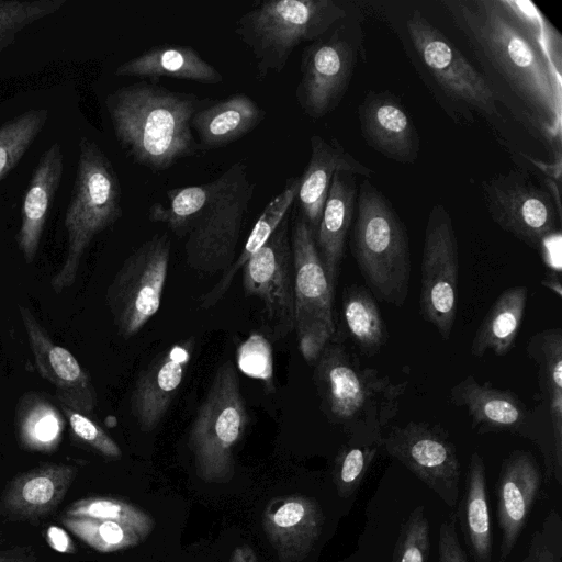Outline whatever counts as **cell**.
<instances>
[{
	"instance_id": "4fadbf2b",
	"label": "cell",
	"mask_w": 562,
	"mask_h": 562,
	"mask_svg": "<svg viewBox=\"0 0 562 562\" xmlns=\"http://www.w3.org/2000/svg\"><path fill=\"white\" fill-rule=\"evenodd\" d=\"M449 402L467 409L472 428L480 434L509 432L531 440L543 454L547 481L561 484L552 436L536 407L529 408L510 390L480 383L472 374L451 387Z\"/></svg>"
},
{
	"instance_id": "74e56055",
	"label": "cell",
	"mask_w": 562,
	"mask_h": 562,
	"mask_svg": "<svg viewBox=\"0 0 562 562\" xmlns=\"http://www.w3.org/2000/svg\"><path fill=\"white\" fill-rule=\"evenodd\" d=\"M64 516L112 520L134 529L144 540L155 528L154 519L143 509L120 498L91 496L70 504Z\"/></svg>"
},
{
	"instance_id": "f1b7e54d",
	"label": "cell",
	"mask_w": 562,
	"mask_h": 562,
	"mask_svg": "<svg viewBox=\"0 0 562 562\" xmlns=\"http://www.w3.org/2000/svg\"><path fill=\"white\" fill-rule=\"evenodd\" d=\"M116 76L168 77L202 83H218L222 75L191 46L159 44L124 61Z\"/></svg>"
},
{
	"instance_id": "ac0fdd59",
	"label": "cell",
	"mask_w": 562,
	"mask_h": 562,
	"mask_svg": "<svg viewBox=\"0 0 562 562\" xmlns=\"http://www.w3.org/2000/svg\"><path fill=\"white\" fill-rule=\"evenodd\" d=\"M18 308L38 374L55 387L59 403L91 416L98 395L89 372L53 340L27 306L20 304Z\"/></svg>"
},
{
	"instance_id": "7402d4cb",
	"label": "cell",
	"mask_w": 562,
	"mask_h": 562,
	"mask_svg": "<svg viewBox=\"0 0 562 562\" xmlns=\"http://www.w3.org/2000/svg\"><path fill=\"white\" fill-rule=\"evenodd\" d=\"M364 142L384 157L413 164L419 154L417 130L400 101L389 92H368L358 105Z\"/></svg>"
},
{
	"instance_id": "ee69618b",
	"label": "cell",
	"mask_w": 562,
	"mask_h": 562,
	"mask_svg": "<svg viewBox=\"0 0 562 562\" xmlns=\"http://www.w3.org/2000/svg\"><path fill=\"white\" fill-rule=\"evenodd\" d=\"M272 350L269 340L261 334H252L237 349L239 370L251 378L272 384Z\"/></svg>"
},
{
	"instance_id": "b9f144b4",
	"label": "cell",
	"mask_w": 562,
	"mask_h": 562,
	"mask_svg": "<svg viewBox=\"0 0 562 562\" xmlns=\"http://www.w3.org/2000/svg\"><path fill=\"white\" fill-rule=\"evenodd\" d=\"M74 441L109 459H120L122 450L111 436L91 416L59 403Z\"/></svg>"
},
{
	"instance_id": "2e32d148",
	"label": "cell",
	"mask_w": 562,
	"mask_h": 562,
	"mask_svg": "<svg viewBox=\"0 0 562 562\" xmlns=\"http://www.w3.org/2000/svg\"><path fill=\"white\" fill-rule=\"evenodd\" d=\"M406 30L423 66L449 98L486 115H498L490 82L419 10L412 12Z\"/></svg>"
},
{
	"instance_id": "c3c4849f",
	"label": "cell",
	"mask_w": 562,
	"mask_h": 562,
	"mask_svg": "<svg viewBox=\"0 0 562 562\" xmlns=\"http://www.w3.org/2000/svg\"><path fill=\"white\" fill-rule=\"evenodd\" d=\"M229 562H259L254 549L247 544L236 547L232 554Z\"/></svg>"
},
{
	"instance_id": "836d02e7",
	"label": "cell",
	"mask_w": 562,
	"mask_h": 562,
	"mask_svg": "<svg viewBox=\"0 0 562 562\" xmlns=\"http://www.w3.org/2000/svg\"><path fill=\"white\" fill-rule=\"evenodd\" d=\"M341 315L347 335L362 355L373 357L387 342V328L381 311L366 286L352 284L345 289Z\"/></svg>"
},
{
	"instance_id": "8992f818",
	"label": "cell",
	"mask_w": 562,
	"mask_h": 562,
	"mask_svg": "<svg viewBox=\"0 0 562 562\" xmlns=\"http://www.w3.org/2000/svg\"><path fill=\"white\" fill-rule=\"evenodd\" d=\"M348 16L334 0H270L243 14L235 33L256 60L258 78L280 72L293 49L315 41Z\"/></svg>"
},
{
	"instance_id": "8d00e7d4",
	"label": "cell",
	"mask_w": 562,
	"mask_h": 562,
	"mask_svg": "<svg viewBox=\"0 0 562 562\" xmlns=\"http://www.w3.org/2000/svg\"><path fill=\"white\" fill-rule=\"evenodd\" d=\"M61 524L86 544L101 553L138 546L144 539L131 527L91 517H61Z\"/></svg>"
},
{
	"instance_id": "f546056e",
	"label": "cell",
	"mask_w": 562,
	"mask_h": 562,
	"mask_svg": "<svg viewBox=\"0 0 562 562\" xmlns=\"http://www.w3.org/2000/svg\"><path fill=\"white\" fill-rule=\"evenodd\" d=\"M456 519L475 562H491L493 531L483 458L474 451L469 461L465 487Z\"/></svg>"
},
{
	"instance_id": "ba28073f",
	"label": "cell",
	"mask_w": 562,
	"mask_h": 562,
	"mask_svg": "<svg viewBox=\"0 0 562 562\" xmlns=\"http://www.w3.org/2000/svg\"><path fill=\"white\" fill-rule=\"evenodd\" d=\"M186 234L188 266L204 273L225 271L235 260L244 222L254 194L247 166L233 164Z\"/></svg>"
},
{
	"instance_id": "5b68a950",
	"label": "cell",
	"mask_w": 562,
	"mask_h": 562,
	"mask_svg": "<svg viewBox=\"0 0 562 562\" xmlns=\"http://www.w3.org/2000/svg\"><path fill=\"white\" fill-rule=\"evenodd\" d=\"M122 214L121 184L111 160L93 139L81 136L74 187L64 221L66 255L49 281L55 293L74 285L91 241L116 223Z\"/></svg>"
},
{
	"instance_id": "52a82bcc",
	"label": "cell",
	"mask_w": 562,
	"mask_h": 562,
	"mask_svg": "<svg viewBox=\"0 0 562 562\" xmlns=\"http://www.w3.org/2000/svg\"><path fill=\"white\" fill-rule=\"evenodd\" d=\"M249 417L232 361L215 371L189 432L195 473L206 483H227L235 473L234 449Z\"/></svg>"
},
{
	"instance_id": "1f68e13d",
	"label": "cell",
	"mask_w": 562,
	"mask_h": 562,
	"mask_svg": "<svg viewBox=\"0 0 562 562\" xmlns=\"http://www.w3.org/2000/svg\"><path fill=\"white\" fill-rule=\"evenodd\" d=\"M528 289L515 285L503 291L480 324L471 355L483 357L487 351L505 356L514 346L527 305Z\"/></svg>"
},
{
	"instance_id": "d6a6232c",
	"label": "cell",
	"mask_w": 562,
	"mask_h": 562,
	"mask_svg": "<svg viewBox=\"0 0 562 562\" xmlns=\"http://www.w3.org/2000/svg\"><path fill=\"white\" fill-rule=\"evenodd\" d=\"M300 182L301 177L288 179L282 191L267 204L252 227L239 256L222 272L218 281L201 296L199 303L202 308L214 306L226 294L236 273L263 246L276 231L295 201Z\"/></svg>"
},
{
	"instance_id": "60d3db41",
	"label": "cell",
	"mask_w": 562,
	"mask_h": 562,
	"mask_svg": "<svg viewBox=\"0 0 562 562\" xmlns=\"http://www.w3.org/2000/svg\"><path fill=\"white\" fill-rule=\"evenodd\" d=\"M429 550V524L424 505H418L401 525L392 562H427Z\"/></svg>"
},
{
	"instance_id": "7dc6e473",
	"label": "cell",
	"mask_w": 562,
	"mask_h": 562,
	"mask_svg": "<svg viewBox=\"0 0 562 562\" xmlns=\"http://www.w3.org/2000/svg\"><path fill=\"white\" fill-rule=\"evenodd\" d=\"M0 562H37L36 554L31 548L0 546Z\"/></svg>"
},
{
	"instance_id": "cb8c5ba5",
	"label": "cell",
	"mask_w": 562,
	"mask_h": 562,
	"mask_svg": "<svg viewBox=\"0 0 562 562\" xmlns=\"http://www.w3.org/2000/svg\"><path fill=\"white\" fill-rule=\"evenodd\" d=\"M64 173V151L59 142L41 155L23 195L21 222L15 235L24 261L32 263L40 248L49 210Z\"/></svg>"
},
{
	"instance_id": "603a6c76",
	"label": "cell",
	"mask_w": 562,
	"mask_h": 562,
	"mask_svg": "<svg viewBox=\"0 0 562 562\" xmlns=\"http://www.w3.org/2000/svg\"><path fill=\"white\" fill-rule=\"evenodd\" d=\"M323 524L319 504L302 495L272 498L262 514L266 537L282 562L305 559L319 539Z\"/></svg>"
},
{
	"instance_id": "ab89813d",
	"label": "cell",
	"mask_w": 562,
	"mask_h": 562,
	"mask_svg": "<svg viewBox=\"0 0 562 562\" xmlns=\"http://www.w3.org/2000/svg\"><path fill=\"white\" fill-rule=\"evenodd\" d=\"M380 448V445L349 443L341 447L333 469V481L341 498H348L357 493Z\"/></svg>"
},
{
	"instance_id": "d6986e66",
	"label": "cell",
	"mask_w": 562,
	"mask_h": 562,
	"mask_svg": "<svg viewBox=\"0 0 562 562\" xmlns=\"http://www.w3.org/2000/svg\"><path fill=\"white\" fill-rule=\"evenodd\" d=\"M195 339H181L157 353L139 372L131 395V412L142 431L158 427L182 384Z\"/></svg>"
},
{
	"instance_id": "277c9868",
	"label": "cell",
	"mask_w": 562,
	"mask_h": 562,
	"mask_svg": "<svg viewBox=\"0 0 562 562\" xmlns=\"http://www.w3.org/2000/svg\"><path fill=\"white\" fill-rule=\"evenodd\" d=\"M350 249L375 300L405 304L411 278L406 227L384 194L363 179L356 199Z\"/></svg>"
},
{
	"instance_id": "7c38bea8",
	"label": "cell",
	"mask_w": 562,
	"mask_h": 562,
	"mask_svg": "<svg viewBox=\"0 0 562 562\" xmlns=\"http://www.w3.org/2000/svg\"><path fill=\"white\" fill-rule=\"evenodd\" d=\"M491 218L504 231L540 251L560 234L561 205L551 191L521 170H509L481 184Z\"/></svg>"
},
{
	"instance_id": "6da1fadb",
	"label": "cell",
	"mask_w": 562,
	"mask_h": 562,
	"mask_svg": "<svg viewBox=\"0 0 562 562\" xmlns=\"http://www.w3.org/2000/svg\"><path fill=\"white\" fill-rule=\"evenodd\" d=\"M443 4L486 70L498 77L546 126L560 130V79L531 24L499 0Z\"/></svg>"
},
{
	"instance_id": "f6af8a7d",
	"label": "cell",
	"mask_w": 562,
	"mask_h": 562,
	"mask_svg": "<svg viewBox=\"0 0 562 562\" xmlns=\"http://www.w3.org/2000/svg\"><path fill=\"white\" fill-rule=\"evenodd\" d=\"M456 520V515L450 514L439 527L438 562H468L457 533Z\"/></svg>"
},
{
	"instance_id": "4dcf8cb0",
	"label": "cell",
	"mask_w": 562,
	"mask_h": 562,
	"mask_svg": "<svg viewBox=\"0 0 562 562\" xmlns=\"http://www.w3.org/2000/svg\"><path fill=\"white\" fill-rule=\"evenodd\" d=\"M66 419L61 409L36 391L23 393L14 411V431L24 450L52 453L63 441Z\"/></svg>"
},
{
	"instance_id": "e0dca14e",
	"label": "cell",
	"mask_w": 562,
	"mask_h": 562,
	"mask_svg": "<svg viewBox=\"0 0 562 562\" xmlns=\"http://www.w3.org/2000/svg\"><path fill=\"white\" fill-rule=\"evenodd\" d=\"M381 447L446 505L456 506L461 465L456 446L442 427L424 422L395 425L383 435Z\"/></svg>"
},
{
	"instance_id": "30bf717a",
	"label": "cell",
	"mask_w": 562,
	"mask_h": 562,
	"mask_svg": "<svg viewBox=\"0 0 562 562\" xmlns=\"http://www.w3.org/2000/svg\"><path fill=\"white\" fill-rule=\"evenodd\" d=\"M362 44L359 20L347 16L303 49L295 98L307 116L321 119L338 106L350 85Z\"/></svg>"
},
{
	"instance_id": "d590c367",
	"label": "cell",
	"mask_w": 562,
	"mask_h": 562,
	"mask_svg": "<svg viewBox=\"0 0 562 562\" xmlns=\"http://www.w3.org/2000/svg\"><path fill=\"white\" fill-rule=\"evenodd\" d=\"M47 120V109H30L0 125V181L22 160Z\"/></svg>"
},
{
	"instance_id": "484cf974",
	"label": "cell",
	"mask_w": 562,
	"mask_h": 562,
	"mask_svg": "<svg viewBox=\"0 0 562 562\" xmlns=\"http://www.w3.org/2000/svg\"><path fill=\"white\" fill-rule=\"evenodd\" d=\"M356 199V175L336 171L315 232L316 248L334 291L345 256L346 239L353 220Z\"/></svg>"
},
{
	"instance_id": "7a4b0ae2",
	"label": "cell",
	"mask_w": 562,
	"mask_h": 562,
	"mask_svg": "<svg viewBox=\"0 0 562 562\" xmlns=\"http://www.w3.org/2000/svg\"><path fill=\"white\" fill-rule=\"evenodd\" d=\"M196 95L137 82L109 93L105 106L122 148L137 164L162 171L195 154L191 120Z\"/></svg>"
},
{
	"instance_id": "3957f363",
	"label": "cell",
	"mask_w": 562,
	"mask_h": 562,
	"mask_svg": "<svg viewBox=\"0 0 562 562\" xmlns=\"http://www.w3.org/2000/svg\"><path fill=\"white\" fill-rule=\"evenodd\" d=\"M314 380L321 406L349 445H380L396 417L407 381L393 382L373 368H362L340 342H329L315 362Z\"/></svg>"
},
{
	"instance_id": "f35d334b",
	"label": "cell",
	"mask_w": 562,
	"mask_h": 562,
	"mask_svg": "<svg viewBox=\"0 0 562 562\" xmlns=\"http://www.w3.org/2000/svg\"><path fill=\"white\" fill-rule=\"evenodd\" d=\"M66 4V0H0V52L11 46L18 35Z\"/></svg>"
},
{
	"instance_id": "5bb4252c",
	"label": "cell",
	"mask_w": 562,
	"mask_h": 562,
	"mask_svg": "<svg viewBox=\"0 0 562 562\" xmlns=\"http://www.w3.org/2000/svg\"><path fill=\"white\" fill-rule=\"evenodd\" d=\"M420 268V315L448 340L457 317L459 251L450 214L442 204L429 212Z\"/></svg>"
},
{
	"instance_id": "8fae6325",
	"label": "cell",
	"mask_w": 562,
	"mask_h": 562,
	"mask_svg": "<svg viewBox=\"0 0 562 562\" xmlns=\"http://www.w3.org/2000/svg\"><path fill=\"white\" fill-rule=\"evenodd\" d=\"M167 234H156L137 247L110 282L105 301L119 334L135 336L160 307L170 261Z\"/></svg>"
},
{
	"instance_id": "4316f807",
	"label": "cell",
	"mask_w": 562,
	"mask_h": 562,
	"mask_svg": "<svg viewBox=\"0 0 562 562\" xmlns=\"http://www.w3.org/2000/svg\"><path fill=\"white\" fill-rule=\"evenodd\" d=\"M526 351L538 368L540 402L536 409L551 432L555 461L562 469V329L531 336Z\"/></svg>"
},
{
	"instance_id": "9a60e30c",
	"label": "cell",
	"mask_w": 562,
	"mask_h": 562,
	"mask_svg": "<svg viewBox=\"0 0 562 562\" xmlns=\"http://www.w3.org/2000/svg\"><path fill=\"white\" fill-rule=\"evenodd\" d=\"M289 213L263 246L243 266L246 296L262 303V324L272 340L294 330L293 263Z\"/></svg>"
},
{
	"instance_id": "e575fe53",
	"label": "cell",
	"mask_w": 562,
	"mask_h": 562,
	"mask_svg": "<svg viewBox=\"0 0 562 562\" xmlns=\"http://www.w3.org/2000/svg\"><path fill=\"white\" fill-rule=\"evenodd\" d=\"M218 177L207 183L177 188L167 192L168 205L156 202L148 210V218L164 223L177 236L184 237L193 220L218 187Z\"/></svg>"
},
{
	"instance_id": "44dd1931",
	"label": "cell",
	"mask_w": 562,
	"mask_h": 562,
	"mask_svg": "<svg viewBox=\"0 0 562 562\" xmlns=\"http://www.w3.org/2000/svg\"><path fill=\"white\" fill-rule=\"evenodd\" d=\"M77 475L67 463L46 462L16 474L0 499V514L14 521H38L53 514Z\"/></svg>"
},
{
	"instance_id": "9c48e42d",
	"label": "cell",
	"mask_w": 562,
	"mask_h": 562,
	"mask_svg": "<svg viewBox=\"0 0 562 562\" xmlns=\"http://www.w3.org/2000/svg\"><path fill=\"white\" fill-rule=\"evenodd\" d=\"M290 241L293 263L294 330L299 350L313 364L334 340V296L315 244V234L301 213L296 214Z\"/></svg>"
},
{
	"instance_id": "d4e9b609",
	"label": "cell",
	"mask_w": 562,
	"mask_h": 562,
	"mask_svg": "<svg viewBox=\"0 0 562 562\" xmlns=\"http://www.w3.org/2000/svg\"><path fill=\"white\" fill-rule=\"evenodd\" d=\"M336 171H346L370 178L372 169L358 161L335 138L328 140L319 135L311 137V156L301 176L297 199L300 213L314 234L318 227L324 204Z\"/></svg>"
},
{
	"instance_id": "83f0119b",
	"label": "cell",
	"mask_w": 562,
	"mask_h": 562,
	"mask_svg": "<svg viewBox=\"0 0 562 562\" xmlns=\"http://www.w3.org/2000/svg\"><path fill=\"white\" fill-rule=\"evenodd\" d=\"M266 112L247 94L236 93L198 110L191 120L204 148L226 146L251 132Z\"/></svg>"
},
{
	"instance_id": "681fc988",
	"label": "cell",
	"mask_w": 562,
	"mask_h": 562,
	"mask_svg": "<svg viewBox=\"0 0 562 562\" xmlns=\"http://www.w3.org/2000/svg\"><path fill=\"white\" fill-rule=\"evenodd\" d=\"M541 284L559 297H562V284L560 276L547 272L546 277L541 280Z\"/></svg>"
},
{
	"instance_id": "ffe728a7",
	"label": "cell",
	"mask_w": 562,
	"mask_h": 562,
	"mask_svg": "<svg viewBox=\"0 0 562 562\" xmlns=\"http://www.w3.org/2000/svg\"><path fill=\"white\" fill-rule=\"evenodd\" d=\"M540 486V468L530 452L516 450L503 461L496 482L497 521L502 533L499 562H506L513 552Z\"/></svg>"
},
{
	"instance_id": "7bdbcfd3",
	"label": "cell",
	"mask_w": 562,
	"mask_h": 562,
	"mask_svg": "<svg viewBox=\"0 0 562 562\" xmlns=\"http://www.w3.org/2000/svg\"><path fill=\"white\" fill-rule=\"evenodd\" d=\"M520 562H562V518L551 509L531 537Z\"/></svg>"
},
{
	"instance_id": "bcb514c9",
	"label": "cell",
	"mask_w": 562,
	"mask_h": 562,
	"mask_svg": "<svg viewBox=\"0 0 562 562\" xmlns=\"http://www.w3.org/2000/svg\"><path fill=\"white\" fill-rule=\"evenodd\" d=\"M45 538L50 548L61 553H74L76 551L69 535L58 526H49Z\"/></svg>"
}]
</instances>
